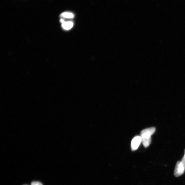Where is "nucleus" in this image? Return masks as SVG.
<instances>
[{"label":"nucleus","mask_w":185,"mask_h":185,"mask_svg":"<svg viewBox=\"0 0 185 185\" xmlns=\"http://www.w3.org/2000/svg\"><path fill=\"white\" fill-rule=\"evenodd\" d=\"M156 129L152 127L142 131L141 136L142 143L145 147L149 146L151 142V136L155 132Z\"/></svg>","instance_id":"1"},{"label":"nucleus","mask_w":185,"mask_h":185,"mask_svg":"<svg viewBox=\"0 0 185 185\" xmlns=\"http://www.w3.org/2000/svg\"><path fill=\"white\" fill-rule=\"evenodd\" d=\"M185 168L181 161H178L176 163L174 171V175L176 177L183 175L184 172Z\"/></svg>","instance_id":"2"},{"label":"nucleus","mask_w":185,"mask_h":185,"mask_svg":"<svg viewBox=\"0 0 185 185\" xmlns=\"http://www.w3.org/2000/svg\"><path fill=\"white\" fill-rule=\"evenodd\" d=\"M142 142L141 137L136 136L133 139L131 143V149L133 151L136 150L138 148Z\"/></svg>","instance_id":"3"},{"label":"nucleus","mask_w":185,"mask_h":185,"mask_svg":"<svg viewBox=\"0 0 185 185\" xmlns=\"http://www.w3.org/2000/svg\"><path fill=\"white\" fill-rule=\"evenodd\" d=\"M61 24L62 27L63 29L66 30L71 29L74 26V23L71 21H64Z\"/></svg>","instance_id":"4"},{"label":"nucleus","mask_w":185,"mask_h":185,"mask_svg":"<svg viewBox=\"0 0 185 185\" xmlns=\"http://www.w3.org/2000/svg\"><path fill=\"white\" fill-rule=\"evenodd\" d=\"M61 17L66 19L73 18L74 15L73 13L68 12H65L61 13L60 15Z\"/></svg>","instance_id":"5"},{"label":"nucleus","mask_w":185,"mask_h":185,"mask_svg":"<svg viewBox=\"0 0 185 185\" xmlns=\"http://www.w3.org/2000/svg\"><path fill=\"white\" fill-rule=\"evenodd\" d=\"M31 185H43L40 182L33 181L31 184Z\"/></svg>","instance_id":"6"},{"label":"nucleus","mask_w":185,"mask_h":185,"mask_svg":"<svg viewBox=\"0 0 185 185\" xmlns=\"http://www.w3.org/2000/svg\"><path fill=\"white\" fill-rule=\"evenodd\" d=\"M181 162L185 169V158L184 157H183V159H182Z\"/></svg>","instance_id":"7"},{"label":"nucleus","mask_w":185,"mask_h":185,"mask_svg":"<svg viewBox=\"0 0 185 185\" xmlns=\"http://www.w3.org/2000/svg\"><path fill=\"white\" fill-rule=\"evenodd\" d=\"M184 158H185V149L184 150Z\"/></svg>","instance_id":"8"}]
</instances>
